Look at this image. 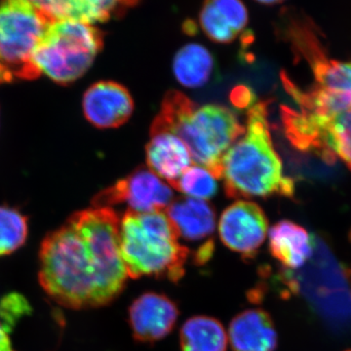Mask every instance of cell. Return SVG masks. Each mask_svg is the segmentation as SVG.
<instances>
[{"mask_svg":"<svg viewBox=\"0 0 351 351\" xmlns=\"http://www.w3.org/2000/svg\"><path fill=\"white\" fill-rule=\"evenodd\" d=\"M119 228L112 208L93 206L46 235L39 253V282L51 299L68 308L85 309L119 297L128 279Z\"/></svg>","mask_w":351,"mask_h":351,"instance_id":"cell-1","label":"cell"},{"mask_svg":"<svg viewBox=\"0 0 351 351\" xmlns=\"http://www.w3.org/2000/svg\"><path fill=\"white\" fill-rule=\"evenodd\" d=\"M221 168L230 198L294 195V182L284 175L282 161L272 144L267 101L249 108L244 134L223 156Z\"/></svg>","mask_w":351,"mask_h":351,"instance_id":"cell-2","label":"cell"},{"mask_svg":"<svg viewBox=\"0 0 351 351\" xmlns=\"http://www.w3.org/2000/svg\"><path fill=\"white\" fill-rule=\"evenodd\" d=\"M151 129L167 130L188 147L196 165L221 179V160L245 132L234 112L221 105L198 106L179 91L168 92Z\"/></svg>","mask_w":351,"mask_h":351,"instance_id":"cell-3","label":"cell"},{"mask_svg":"<svg viewBox=\"0 0 351 351\" xmlns=\"http://www.w3.org/2000/svg\"><path fill=\"white\" fill-rule=\"evenodd\" d=\"M119 247L131 278L149 276L176 282L184 276L189 252L165 212H127L120 219Z\"/></svg>","mask_w":351,"mask_h":351,"instance_id":"cell-4","label":"cell"},{"mask_svg":"<svg viewBox=\"0 0 351 351\" xmlns=\"http://www.w3.org/2000/svg\"><path fill=\"white\" fill-rule=\"evenodd\" d=\"M103 45V34L93 25L53 21L39 39L34 63L40 75L58 84H71L90 69Z\"/></svg>","mask_w":351,"mask_h":351,"instance_id":"cell-5","label":"cell"},{"mask_svg":"<svg viewBox=\"0 0 351 351\" xmlns=\"http://www.w3.org/2000/svg\"><path fill=\"white\" fill-rule=\"evenodd\" d=\"M51 22L29 0L0 1V84L41 75L34 53Z\"/></svg>","mask_w":351,"mask_h":351,"instance_id":"cell-6","label":"cell"},{"mask_svg":"<svg viewBox=\"0 0 351 351\" xmlns=\"http://www.w3.org/2000/svg\"><path fill=\"white\" fill-rule=\"evenodd\" d=\"M278 27L295 52L311 66L314 86L351 96V62L327 57L313 21L295 9H285L280 13Z\"/></svg>","mask_w":351,"mask_h":351,"instance_id":"cell-7","label":"cell"},{"mask_svg":"<svg viewBox=\"0 0 351 351\" xmlns=\"http://www.w3.org/2000/svg\"><path fill=\"white\" fill-rule=\"evenodd\" d=\"M174 198V193L158 176L145 168H138L95 196L94 207L126 204L136 213L163 211Z\"/></svg>","mask_w":351,"mask_h":351,"instance_id":"cell-8","label":"cell"},{"mask_svg":"<svg viewBox=\"0 0 351 351\" xmlns=\"http://www.w3.org/2000/svg\"><path fill=\"white\" fill-rule=\"evenodd\" d=\"M179 239L191 244L196 263L204 265L212 257L216 214L205 200L191 197L178 198L165 209Z\"/></svg>","mask_w":351,"mask_h":351,"instance_id":"cell-9","label":"cell"},{"mask_svg":"<svg viewBox=\"0 0 351 351\" xmlns=\"http://www.w3.org/2000/svg\"><path fill=\"white\" fill-rule=\"evenodd\" d=\"M269 221L262 208L239 200L226 208L219 223V234L228 249L253 258L267 239Z\"/></svg>","mask_w":351,"mask_h":351,"instance_id":"cell-10","label":"cell"},{"mask_svg":"<svg viewBox=\"0 0 351 351\" xmlns=\"http://www.w3.org/2000/svg\"><path fill=\"white\" fill-rule=\"evenodd\" d=\"M179 309L170 298L159 293H145L129 309V323L134 338L154 343L170 334L177 323Z\"/></svg>","mask_w":351,"mask_h":351,"instance_id":"cell-11","label":"cell"},{"mask_svg":"<svg viewBox=\"0 0 351 351\" xmlns=\"http://www.w3.org/2000/svg\"><path fill=\"white\" fill-rule=\"evenodd\" d=\"M82 108L85 117L94 126L117 128L130 119L134 101L123 85L100 82L88 88L83 97Z\"/></svg>","mask_w":351,"mask_h":351,"instance_id":"cell-12","label":"cell"},{"mask_svg":"<svg viewBox=\"0 0 351 351\" xmlns=\"http://www.w3.org/2000/svg\"><path fill=\"white\" fill-rule=\"evenodd\" d=\"M199 25L205 36L217 43H230L246 29L249 13L242 0H204Z\"/></svg>","mask_w":351,"mask_h":351,"instance_id":"cell-13","label":"cell"},{"mask_svg":"<svg viewBox=\"0 0 351 351\" xmlns=\"http://www.w3.org/2000/svg\"><path fill=\"white\" fill-rule=\"evenodd\" d=\"M228 339L233 351H274L277 346L274 321L260 308L237 314L228 328Z\"/></svg>","mask_w":351,"mask_h":351,"instance_id":"cell-14","label":"cell"},{"mask_svg":"<svg viewBox=\"0 0 351 351\" xmlns=\"http://www.w3.org/2000/svg\"><path fill=\"white\" fill-rule=\"evenodd\" d=\"M147 162L151 171L174 186L182 173L191 167L193 159L188 147L167 130L151 129L147 145Z\"/></svg>","mask_w":351,"mask_h":351,"instance_id":"cell-15","label":"cell"},{"mask_svg":"<svg viewBox=\"0 0 351 351\" xmlns=\"http://www.w3.org/2000/svg\"><path fill=\"white\" fill-rule=\"evenodd\" d=\"M269 237L270 253L288 269H301L313 258L315 250L313 237L293 221H278L270 228Z\"/></svg>","mask_w":351,"mask_h":351,"instance_id":"cell-16","label":"cell"},{"mask_svg":"<svg viewBox=\"0 0 351 351\" xmlns=\"http://www.w3.org/2000/svg\"><path fill=\"white\" fill-rule=\"evenodd\" d=\"M313 145L325 162L339 158L351 170V105L315 127Z\"/></svg>","mask_w":351,"mask_h":351,"instance_id":"cell-17","label":"cell"},{"mask_svg":"<svg viewBox=\"0 0 351 351\" xmlns=\"http://www.w3.org/2000/svg\"><path fill=\"white\" fill-rule=\"evenodd\" d=\"M214 64L213 55L205 46L189 43L176 53L173 73L182 86L198 88L209 82Z\"/></svg>","mask_w":351,"mask_h":351,"instance_id":"cell-18","label":"cell"},{"mask_svg":"<svg viewBox=\"0 0 351 351\" xmlns=\"http://www.w3.org/2000/svg\"><path fill=\"white\" fill-rule=\"evenodd\" d=\"M180 343L182 351H226L228 332L215 318L195 316L182 325Z\"/></svg>","mask_w":351,"mask_h":351,"instance_id":"cell-19","label":"cell"},{"mask_svg":"<svg viewBox=\"0 0 351 351\" xmlns=\"http://www.w3.org/2000/svg\"><path fill=\"white\" fill-rule=\"evenodd\" d=\"M126 8L122 0H64L62 20L92 25L108 22Z\"/></svg>","mask_w":351,"mask_h":351,"instance_id":"cell-20","label":"cell"},{"mask_svg":"<svg viewBox=\"0 0 351 351\" xmlns=\"http://www.w3.org/2000/svg\"><path fill=\"white\" fill-rule=\"evenodd\" d=\"M29 232L27 219L18 210L0 206V257L10 255L25 244Z\"/></svg>","mask_w":351,"mask_h":351,"instance_id":"cell-21","label":"cell"},{"mask_svg":"<svg viewBox=\"0 0 351 351\" xmlns=\"http://www.w3.org/2000/svg\"><path fill=\"white\" fill-rule=\"evenodd\" d=\"M216 178L199 165L191 166L172 188L195 199H211L218 193Z\"/></svg>","mask_w":351,"mask_h":351,"instance_id":"cell-22","label":"cell"},{"mask_svg":"<svg viewBox=\"0 0 351 351\" xmlns=\"http://www.w3.org/2000/svg\"><path fill=\"white\" fill-rule=\"evenodd\" d=\"M39 10L45 13L51 20L62 19V7L64 0H29Z\"/></svg>","mask_w":351,"mask_h":351,"instance_id":"cell-23","label":"cell"},{"mask_svg":"<svg viewBox=\"0 0 351 351\" xmlns=\"http://www.w3.org/2000/svg\"><path fill=\"white\" fill-rule=\"evenodd\" d=\"M233 103L239 107H248L253 104L254 95L251 94V90L249 88L239 87L234 90L232 94Z\"/></svg>","mask_w":351,"mask_h":351,"instance_id":"cell-24","label":"cell"},{"mask_svg":"<svg viewBox=\"0 0 351 351\" xmlns=\"http://www.w3.org/2000/svg\"><path fill=\"white\" fill-rule=\"evenodd\" d=\"M0 351H14L8 335V328L0 322Z\"/></svg>","mask_w":351,"mask_h":351,"instance_id":"cell-25","label":"cell"},{"mask_svg":"<svg viewBox=\"0 0 351 351\" xmlns=\"http://www.w3.org/2000/svg\"><path fill=\"white\" fill-rule=\"evenodd\" d=\"M255 1L262 4V5L272 6L283 3L285 0H255Z\"/></svg>","mask_w":351,"mask_h":351,"instance_id":"cell-26","label":"cell"},{"mask_svg":"<svg viewBox=\"0 0 351 351\" xmlns=\"http://www.w3.org/2000/svg\"><path fill=\"white\" fill-rule=\"evenodd\" d=\"M122 1H123L124 3L126 4V6L129 8V7L137 5L140 0H122Z\"/></svg>","mask_w":351,"mask_h":351,"instance_id":"cell-27","label":"cell"}]
</instances>
